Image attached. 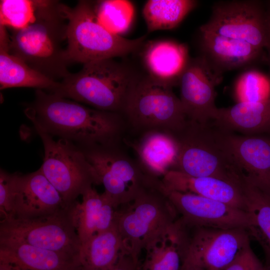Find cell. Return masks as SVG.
<instances>
[{"label": "cell", "instance_id": "6da1fadb", "mask_svg": "<svg viewBox=\"0 0 270 270\" xmlns=\"http://www.w3.org/2000/svg\"><path fill=\"white\" fill-rule=\"evenodd\" d=\"M26 114L35 128L90 148L118 144L126 124L121 114L92 108L36 90Z\"/></svg>", "mask_w": 270, "mask_h": 270}, {"label": "cell", "instance_id": "7a4b0ae2", "mask_svg": "<svg viewBox=\"0 0 270 270\" xmlns=\"http://www.w3.org/2000/svg\"><path fill=\"white\" fill-rule=\"evenodd\" d=\"M64 4L56 0H38L34 20L27 26L12 30L10 52L34 70L57 82L70 73L65 49L68 20Z\"/></svg>", "mask_w": 270, "mask_h": 270}, {"label": "cell", "instance_id": "3957f363", "mask_svg": "<svg viewBox=\"0 0 270 270\" xmlns=\"http://www.w3.org/2000/svg\"><path fill=\"white\" fill-rule=\"evenodd\" d=\"M124 210H116L114 222L130 253L138 264L142 250L172 239L179 231L178 215L160 186L142 192Z\"/></svg>", "mask_w": 270, "mask_h": 270}, {"label": "cell", "instance_id": "277c9868", "mask_svg": "<svg viewBox=\"0 0 270 270\" xmlns=\"http://www.w3.org/2000/svg\"><path fill=\"white\" fill-rule=\"evenodd\" d=\"M137 79L113 58L84 64L59 82L52 92L94 108L121 114L128 94Z\"/></svg>", "mask_w": 270, "mask_h": 270}, {"label": "cell", "instance_id": "5b68a950", "mask_svg": "<svg viewBox=\"0 0 270 270\" xmlns=\"http://www.w3.org/2000/svg\"><path fill=\"white\" fill-rule=\"evenodd\" d=\"M63 10L68 20L65 56L69 64L124 56L144 44L145 36L128 39L108 31L98 20L93 2L80 0L74 8L64 4Z\"/></svg>", "mask_w": 270, "mask_h": 270}, {"label": "cell", "instance_id": "8992f818", "mask_svg": "<svg viewBox=\"0 0 270 270\" xmlns=\"http://www.w3.org/2000/svg\"><path fill=\"white\" fill-rule=\"evenodd\" d=\"M174 136L178 152L172 170L240 184L243 174L225 147L218 130L210 123L188 120L186 126Z\"/></svg>", "mask_w": 270, "mask_h": 270}, {"label": "cell", "instance_id": "52a82bcc", "mask_svg": "<svg viewBox=\"0 0 270 270\" xmlns=\"http://www.w3.org/2000/svg\"><path fill=\"white\" fill-rule=\"evenodd\" d=\"M121 114L126 124L140 134L160 130L175 134L186 126L188 120L172 88L150 78L136 80Z\"/></svg>", "mask_w": 270, "mask_h": 270}, {"label": "cell", "instance_id": "ba28073f", "mask_svg": "<svg viewBox=\"0 0 270 270\" xmlns=\"http://www.w3.org/2000/svg\"><path fill=\"white\" fill-rule=\"evenodd\" d=\"M42 142L44 156L40 168L60 193L68 206L94 184H100L96 172L88 160L84 150L70 140H54L52 136L35 128Z\"/></svg>", "mask_w": 270, "mask_h": 270}, {"label": "cell", "instance_id": "9c48e42d", "mask_svg": "<svg viewBox=\"0 0 270 270\" xmlns=\"http://www.w3.org/2000/svg\"><path fill=\"white\" fill-rule=\"evenodd\" d=\"M250 238L244 228L182 225L180 270H220L250 244Z\"/></svg>", "mask_w": 270, "mask_h": 270}, {"label": "cell", "instance_id": "30bf717a", "mask_svg": "<svg viewBox=\"0 0 270 270\" xmlns=\"http://www.w3.org/2000/svg\"><path fill=\"white\" fill-rule=\"evenodd\" d=\"M86 156L104 188L102 193L116 210L153 188L156 179L118 148V144L86 148Z\"/></svg>", "mask_w": 270, "mask_h": 270}, {"label": "cell", "instance_id": "8fae6325", "mask_svg": "<svg viewBox=\"0 0 270 270\" xmlns=\"http://www.w3.org/2000/svg\"><path fill=\"white\" fill-rule=\"evenodd\" d=\"M47 216L33 219L2 218L0 238L70 254L80 260L81 242L76 230V205Z\"/></svg>", "mask_w": 270, "mask_h": 270}, {"label": "cell", "instance_id": "7c38bea8", "mask_svg": "<svg viewBox=\"0 0 270 270\" xmlns=\"http://www.w3.org/2000/svg\"><path fill=\"white\" fill-rule=\"evenodd\" d=\"M200 29L244 42L262 50L268 42L266 10L258 0L220 1Z\"/></svg>", "mask_w": 270, "mask_h": 270}, {"label": "cell", "instance_id": "4fadbf2b", "mask_svg": "<svg viewBox=\"0 0 270 270\" xmlns=\"http://www.w3.org/2000/svg\"><path fill=\"white\" fill-rule=\"evenodd\" d=\"M160 190L185 226L248 228L249 218L244 210L194 194L168 190L162 182Z\"/></svg>", "mask_w": 270, "mask_h": 270}, {"label": "cell", "instance_id": "5bb4252c", "mask_svg": "<svg viewBox=\"0 0 270 270\" xmlns=\"http://www.w3.org/2000/svg\"><path fill=\"white\" fill-rule=\"evenodd\" d=\"M10 182L12 210L10 216L7 218H42L70 206L65 204L60 193L40 168L24 175L10 174Z\"/></svg>", "mask_w": 270, "mask_h": 270}, {"label": "cell", "instance_id": "9a60e30c", "mask_svg": "<svg viewBox=\"0 0 270 270\" xmlns=\"http://www.w3.org/2000/svg\"><path fill=\"white\" fill-rule=\"evenodd\" d=\"M222 78L215 74L199 56L190 58L180 78V100L188 119L210 123L218 109L215 87Z\"/></svg>", "mask_w": 270, "mask_h": 270}, {"label": "cell", "instance_id": "2e32d148", "mask_svg": "<svg viewBox=\"0 0 270 270\" xmlns=\"http://www.w3.org/2000/svg\"><path fill=\"white\" fill-rule=\"evenodd\" d=\"M217 130L245 178L270 194V134L244 136Z\"/></svg>", "mask_w": 270, "mask_h": 270}, {"label": "cell", "instance_id": "e0dca14e", "mask_svg": "<svg viewBox=\"0 0 270 270\" xmlns=\"http://www.w3.org/2000/svg\"><path fill=\"white\" fill-rule=\"evenodd\" d=\"M200 57L217 76L249 66L262 58L263 50L249 43L199 29Z\"/></svg>", "mask_w": 270, "mask_h": 270}, {"label": "cell", "instance_id": "ac0fdd59", "mask_svg": "<svg viewBox=\"0 0 270 270\" xmlns=\"http://www.w3.org/2000/svg\"><path fill=\"white\" fill-rule=\"evenodd\" d=\"M0 263L20 270H80L76 257L6 238H0Z\"/></svg>", "mask_w": 270, "mask_h": 270}, {"label": "cell", "instance_id": "d6986e66", "mask_svg": "<svg viewBox=\"0 0 270 270\" xmlns=\"http://www.w3.org/2000/svg\"><path fill=\"white\" fill-rule=\"evenodd\" d=\"M161 180L168 190L194 194L246 212L240 184L210 176H193L174 170L166 172Z\"/></svg>", "mask_w": 270, "mask_h": 270}, {"label": "cell", "instance_id": "ffe728a7", "mask_svg": "<svg viewBox=\"0 0 270 270\" xmlns=\"http://www.w3.org/2000/svg\"><path fill=\"white\" fill-rule=\"evenodd\" d=\"M210 123L224 132L244 136L270 134V98L218 108Z\"/></svg>", "mask_w": 270, "mask_h": 270}, {"label": "cell", "instance_id": "44dd1931", "mask_svg": "<svg viewBox=\"0 0 270 270\" xmlns=\"http://www.w3.org/2000/svg\"><path fill=\"white\" fill-rule=\"evenodd\" d=\"M143 58L149 78L171 88L178 85L190 58L186 46L170 40L149 42Z\"/></svg>", "mask_w": 270, "mask_h": 270}, {"label": "cell", "instance_id": "7402d4cb", "mask_svg": "<svg viewBox=\"0 0 270 270\" xmlns=\"http://www.w3.org/2000/svg\"><path fill=\"white\" fill-rule=\"evenodd\" d=\"M140 134L130 144L136 154L137 162L146 174L162 178L174 166L178 152L176 140L173 134L160 130Z\"/></svg>", "mask_w": 270, "mask_h": 270}, {"label": "cell", "instance_id": "603a6c76", "mask_svg": "<svg viewBox=\"0 0 270 270\" xmlns=\"http://www.w3.org/2000/svg\"><path fill=\"white\" fill-rule=\"evenodd\" d=\"M54 81L34 70L10 52V35L0 25V88H34L52 92L58 86Z\"/></svg>", "mask_w": 270, "mask_h": 270}, {"label": "cell", "instance_id": "cb8c5ba5", "mask_svg": "<svg viewBox=\"0 0 270 270\" xmlns=\"http://www.w3.org/2000/svg\"><path fill=\"white\" fill-rule=\"evenodd\" d=\"M122 254H130L114 222L110 228L95 234L81 245L80 270H110Z\"/></svg>", "mask_w": 270, "mask_h": 270}, {"label": "cell", "instance_id": "d4e9b609", "mask_svg": "<svg viewBox=\"0 0 270 270\" xmlns=\"http://www.w3.org/2000/svg\"><path fill=\"white\" fill-rule=\"evenodd\" d=\"M249 218L250 237L261 246L266 266H270V194L252 184L243 175L240 182Z\"/></svg>", "mask_w": 270, "mask_h": 270}, {"label": "cell", "instance_id": "484cf974", "mask_svg": "<svg viewBox=\"0 0 270 270\" xmlns=\"http://www.w3.org/2000/svg\"><path fill=\"white\" fill-rule=\"evenodd\" d=\"M76 205V230L81 245L95 234L112 224L114 208L105 196L92 187L82 195Z\"/></svg>", "mask_w": 270, "mask_h": 270}, {"label": "cell", "instance_id": "4316f807", "mask_svg": "<svg viewBox=\"0 0 270 270\" xmlns=\"http://www.w3.org/2000/svg\"><path fill=\"white\" fill-rule=\"evenodd\" d=\"M194 0H149L142 10L148 32L176 27L197 6Z\"/></svg>", "mask_w": 270, "mask_h": 270}, {"label": "cell", "instance_id": "83f0119b", "mask_svg": "<svg viewBox=\"0 0 270 270\" xmlns=\"http://www.w3.org/2000/svg\"><path fill=\"white\" fill-rule=\"evenodd\" d=\"M93 4L98 20L110 32L121 36L130 28L134 8L130 1L98 0L93 2Z\"/></svg>", "mask_w": 270, "mask_h": 270}, {"label": "cell", "instance_id": "f1b7e54d", "mask_svg": "<svg viewBox=\"0 0 270 270\" xmlns=\"http://www.w3.org/2000/svg\"><path fill=\"white\" fill-rule=\"evenodd\" d=\"M178 234L146 252L140 270H180L182 258Z\"/></svg>", "mask_w": 270, "mask_h": 270}, {"label": "cell", "instance_id": "f546056e", "mask_svg": "<svg viewBox=\"0 0 270 270\" xmlns=\"http://www.w3.org/2000/svg\"><path fill=\"white\" fill-rule=\"evenodd\" d=\"M38 0H1L0 25L12 30L23 28L36 18Z\"/></svg>", "mask_w": 270, "mask_h": 270}, {"label": "cell", "instance_id": "4dcf8cb0", "mask_svg": "<svg viewBox=\"0 0 270 270\" xmlns=\"http://www.w3.org/2000/svg\"><path fill=\"white\" fill-rule=\"evenodd\" d=\"M236 88L238 102L266 100L270 98V78L258 71L249 70L240 76Z\"/></svg>", "mask_w": 270, "mask_h": 270}, {"label": "cell", "instance_id": "1f68e13d", "mask_svg": "<svg viewBox=\"0 0 270 270\" xmlns=\"http://www.w3.org/2000/svg\"><path fill=\"white\" fill-rule=\"evenodd\" d=\"M220 270H266V268L256 256L250 244Z\"/></svg>", "mask_w": 270, "mask_h": 270}, {"label": "cell", "instance_id": "d6a6232c", "mask_svg": "<svg viewBox=\"0 0 270 270\" xmlns=\"http://www.w3.org/2000/svg\"><path fill=\"white\" fill-rule=\"evenodd\" d=\"M12 210V189L10 174L0 172V212L2 219L10 216Z\"/></svg>", "mask_w": 270, "mask_h": 270}, {"label": "cell", "instance_id": "836d02e7", "mask_svg": "<svg viewBox=\"0 0 270 270\" xmlns=\"http://www.w3.org/2000/svg\"><path fill=\"white\" fill-rule=\"evenodd\" d=\"M137 264L130 254H122L118 260L110 270H137Z\"/></svg>", "mask_w": 270, "mask_h": 270}, {"label": "cell", "instance_id": "e575fe53", "mask_svg": "<svg viewBox=\"0 0 270 270\" xmlns=\"http://www.w3.org/2000/svg\"><path fill=\"white\" fill-rule=\"evenodd\" d=\"M267 12V19H268V42L266 49L267 50V60L270 68V6L268 8L266 9Z\"/></svg>", "mask_w": 270, "mask_h": 270}, {"label": "cell", "instance_id": "d590c367", "mask_svg": "<svg viewBox=\"0 0 270 270\" xmlns=\"http://www.w3.org/2000/svg\"><path fill=\"white\" fill-rule=\"evenodd\" d=\"M2 270H20L18 268L14 267L8 264V266Z\"/></svg>", "mask_w": 270, "mask_h": 270}, {"label": "cell", "instance_id": "8d00e7d4", "mask_svg": "<svg viewBox=\"0 0 270 270\" xmlns=\"http://www.w3.org/2000/svg\"><path fill=\"white\" fill-rule=\"evenodd\" d=\"M266 270H270V266H266Z\"/></svg>", "mask_w": 270, "mask_h": 270}, {"label": "cell", "instance_id": "74e56055", "mask_svg": "<svg viewBox=\"0 0 270 270\" xmlns=\"http://www.w3.org/2000/svg\"></svg>", "mask_w": 270, "mask_h": 270}]
</instances>
